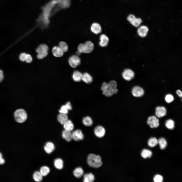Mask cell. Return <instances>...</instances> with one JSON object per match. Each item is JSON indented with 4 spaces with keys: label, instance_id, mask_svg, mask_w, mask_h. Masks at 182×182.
Listing matches in <instances>:
<instances>
[{
    "label": "cell",
    "instance_id": "cell-25",
    "mask_svg": "<svg viewBox=\"0 0 182 182\" xmlns=\"http://www.w3.org/2000/svg\"><path fill=\"white\" fill-rule=\"evenodd\" d=\"M58 121L61 124L63 125L68 120L67 114L60 113L57 117Z\"/></svg>",
    "mask_w": 182,
    "mask_h": 182
},
{
    "label": "cell",
    "instance_id": "cell-19",
    "mask_svg": "<svg viewBox=\"0 0 182 182\" xmlns=\"http://www.w3.org/2000/svg\"><path fill=\"white\" fill-rule=\"evenodd\" d=\"M92 32L95 34H98L101 32L102 29L100 25L97 23H94L92 25L91 27Z\"/></svg>",
    "mask_w": 182,
    "mask_h": 182
},
{
    "label": "cell",
    "instance_id": "cell-18",
    "mask_svg": "<svg viewBox=\"0 0 182 182\" xmlns=\"http://www.w3.org/2000/svg\"><path fill=\"white\" fill-rule=\"evenodd\" d=\"M52 52L54 56L57 57L62 56L64 53L59 46L54 47L52 49Z\"/></svg>",
    "mask_w": 182,
    "mask_h": 182
},
{
    "label": "cell",
    "instance_id": "cell-33",
    "mask_svg": "<svg viewBox=\"0 0 182 182\" xmlns=\"http://www.w3.org/2000/svg\"><path fill=\"white\" fill-rule=\"evenodd\" d=\"M158 144V140L155 137H151L148 141V146L151 147L156 146Z\"/></svg>",
    "mask_w": 182,
    "mask_h": 182
},
{
    "label": "cell",
    "instance_id": "cell-36",
    "mask_svg": "<svg viewBox=\"0 0 182 182\" xmlns=\"http://www.w3.org/2000/svg\"><path fill=\"white\" fill-rule=\"evenodd\" d=\"M165 126L168 129L170 130L173 129L174 127V121L171 119H169L166 121Z\"/></svg>",
    "mask_w": 182,
    "mask_h": 182
},
{
    "label": "cell",
    "instance_id": "cell-28",
    "mask_svg": "<svg viewBox=\"0 0 182 182\" xmlns=\"http://www.w3.org/2000/svg\"><path fill=\"white\" fill-rule=\"evenodd\" d=\"M95 179L94 175L91 173H86L83 176V181L84 182H92Z\"/></svg>",
    "mask_w": 182,
    "mask_h": 182
},
{
    "label": "cell",
    "instance_id": "cell-30",
    "mask_svg": "<svg viewBox=\"0 0 182 182\" xmlns=\"http://www.w3.org/2000/svg\"><path fill=\"white\" fill-rule=\"evenodd\" d=\"M83 124L86 126H90L93 124V121L90 117L86 116L84 117L82 120Z\"/></svg>",
    "mask_w": 182,
    "mask_h": 182
},
{
    "label": "cell",
    "instance_id": "cell-31",
    "mask_svg": "<svg viewBox=\"0 0 182 182\" xmlns=\"http://www.w3.org/2000/svg\"><path fill=\"white\" fill-rule=\"evenodd\" d=\"M141 155L144 158L150 157L152 155V152L150 150L147 149H144L141 152Z\"/></svg>",
    "mask_w": 182,
    "mask_h": 182
},
{
    "label": "cell",
    "instance_id": "cell-2",
    "mask_svg": "<svg viewBox=\"0 0 182 182\" xmlns=\"http://www.w3.org/2000/svg\"><path fill=\"white\" fill-rule=\"evenodd\" d=\"M117 83L115 80H112L108 83L103 82L101 89L103 94L108 97H110L116 94L118 90L117 88Z\"/></svg>",
    "mask_w": 182,
    "mask_h": 182
},
{
    "label": "cell",
    "instance_id": "cell-32",
    "mask_svg": "<svg viewBox=\"0 0 182 182\" xmlns=\"http://www.w3.org/2000/svg\"><path fill=\"white\" fill-rule=\"evenodd\" d=\"M158 144L161 150L165 149L167 146V142L166 140L163 138H161L158 140Z\"/></svg>",
    "mask_w": 182,
    "mask_h": 182
},
{
    "label": "cell",
    "instance_id": "cell-21",
    "mask_svg": "<svg viewBox=\"0 0 182 182\" xmlns=\"http://www.w3.org/2000/svg\"><path fill=\"white\" fill-rule=\"evenodd\" d=\"M83 74L78 71H75L73 73L72 78L73 80L76 82H79L82 80Z\"/></svg>",
    "mask_w": 182,
    "mask_h": 182
},
{
    "label": "cell",
    "instance_id": "cell-39",
    "mask_svg": "<svg viewBox=\"0 0 182 182\" xmlns=\"http://www.w3.org/2000/svg\"><path fill=\"white\" fill-rule=\"evenodd\" d=\"M174 99L173 96L171 95L168 94L165 97V100L166 101L170 103L172 102Z\"/></svg>",
    "mask_w": 182,
    "mask_h": 182
},
{
    "label": "cell",
    "instance_id": "cell-12",
    "mask_svg": "<svg viewBox=\"0 0 182 182\" xmlns=\"http://www.w3.org/2000/svg\"><path fill=\"white\" fill-rule=\"evenodd\" d=\"M94 132L96 136L98 138H102L104 136L105 133V130L103 126L98 125L95 128Z\"/></svg>",
    "mask_w": 182,
    "mask_h": 182
},
{
    "label": "cell",
    "instance_id": "cell-11",
    "mask_svg": "<svg viewBox=\"0 0 182 182\" xmlns=\"http://www.w3.org/2000/svg\"><path fill=\"white\" fill-rule=\"evenodd\" d=\"M132 95L134 97H139L142 96L144 93L142 88L138 86L133 87L131 90Z\"/></svg>",
    "mask_w": 182,
    "mask_h": 182
},
{
    "label": "cell",
    "instance_id": "cell-43",
    "mask_svg": "<svg viewBox=\"0 0 182 182\" xmlns=\"http://www.w3.org/2000/svg\"><path fill=\"white\" fill-rule=\"evenodd\" d=\"M176 93L179 97L182 98V92L181 90H176Z\"/></svg>",
    "mask_w": 182,
    "mask_h": 182
},
{
    "label": "cell",
    "instance_id": "cell-10",
    "mask_svg": "<svg viewBox=\"0 0 182 182\" xmlns=\"http://www.w3.org/2000/svg\"><path fill=\"white\" fill-rule=\"evenodd\" d=\"M159 121L156 117L153 116L149 117L147 121V124L152 128H157L159 126Z\"/></svg>",
    "mask_w": 182,
    "mask_h": 182
},
{
    "label": "cell",
    "instance_id": "cell-20",
    "mask_svg": "<svg viewBox=\"0 0 182 182\" xmlns=\"http://www.w3.org/2000/svg\"><path fill=\"white\" fill-rule=\"evenodd\" d=\"M55 146L52 142H48L44 147V149L46 152L48 154H50L54 150Z\"/></svg>",
    "mask_w": 182,
    "mask_h": 182
},
{
    "label": "cell",
    "instance_id": "cell-6",
    "mask_svg": "<svg viewBox=\"0 0 182 182\" xmlns=\"http://www.w3.org/2000/svg\"><path fill=\"white\" fill-rule=\"evenodd\" d=\"M48 48L45 44L39 45L36 48V51L37 53V57L38 59H42L48 55Z\"/></svg>",
    "mask_w": 182,
    "mask_h": 182
},
{
    "label": "cell",
    "instance_id": "cell-37",
    "mask_svg": "<svg viewBox=\"0 0 182 182\" xmlns=\"http://www.w3.org/2000/svg\"><path fill=\"white\" fill-rule=\"evenodd\" d=\"M59 46L64 52H66L68 50V46L66 43L64 41L60 42L59 43Z\"/></svg>",
    "mask_w": 182,
    "mask_h": 182
},
{
    "label": "cell",
    "instance_id": "cell-7",
    "mask_svg": "<svg viewBox=\"0 0 182 182\" xmlns=\"http://www.w3.org/2000/svg\"><path fill=\"white\" fill-rule=\"evenodd\" d=\"M68 62L71 67L73 68H75L80 65L81 60L78 55H74L69 58Z\"/></svg>",
    "mask_w": 182,
    "mask_h": 182
},
{
    "label": "cell",
    "instance_id": "cell-29",
    "mask_svg": "<svg viewBox=\"0 0 182 182\" xmlns=\"http://www.w3.org/2000/svg\"><path fill=\"white\" fill-rule=\"evenodd\" d=\"M73 174L76 177L80 178L83 175L84 171L81 168L78 167L75 168L74 170Z\"/></svg>",
    "mask_w": 182,
    "mask_h": 182
},
{
    "label": "cell",
    "instance_id": "cell-16",
    "mask_svg": "<svg viewBox=\"0 0 182 182\" xmlns=\"http://www.w3.org/2000/svg\"><path fill=\"white\" fill-rule=\"evenodd\" d=\"M72 109V107L71 103L68 102L65 105L61 106L59 111L60 113L67 114L68 113L69 111L71 110Z\"/></svg>",
    "mask_w": 182,
    "mask_h": 182
},
{
    "label": "cell",
    "instance_id": "cell-17",
    "mask_svg": "<svg viewBox=\"0 0 182 182\" xmlns=\"http://www.w3.org/2000/svg\"><path fill=\"white\" fill-rule=\"evenodd\" d=\"M166 110L163 106H158L155 109V114L157 117L161 118L165 115Z\"/></svg>",
    "mask_w": 182,
    "mask_h": 182
},
{
    "label": "cell",
    "instance_id": "cell-1",
    "mask_svg": "<svg viewBox=\"0 0 182 182\" xmlns=\"http://www.w3.org/2000/svg\"><path fill=\"white\" fill-rule=\"evenodd\" d=\"M57 3L56 0H52L41 8L42 12L36 21L42 28L46 27L49 25L52 10Z\"/></svg>",
    "mask_w": 182,
    "mask_h": 182
},
{
    "label": "cell",
    "instance_id": "cell-38",
    "mask_svg": "<svg viewBox=\"0 0 182 182\" xmlns=\"http://www.w3.org/2000/svg\"><path fill=\"white\" fill-rule=\"evenodd\" d=\"M163 180V177L159 174L155 175L153 178V181L154 182H162Z\"/></svg>",
    "mask_w": 182,
    "mask_h": 182
},
{
    "label": "cell",
    "instance_id": "cell-22",
    "mask_svg": "<svg viewBox=\"0 0 182 182\" xmlns=\"http://www.w3.org/2000/svg\"><path fill=\"white\" fill-rule=\"evenodd\" d=\"M71 132L64 129L62 132V137L68 142L70 141L72 139V134Z\"/></svg>",
    "mask_w": 182,
    "mask_h": 182
},
{
    "label": "cell",
    "instance_id": "cell-4",
    "mask_svg": "<svg viewBox=\"0 0 182 182\" xmlns=\"http://www.w3.org/2000/svg\"><path fill=\"white\" fill-rule=\"evenodd\" d=\"M94 45L91 41H88L84 43H81L78 46L77 55H78L82 53H88L93 50Z\"/></svg>",
    "mask_w": 182,
    "mask_h": 182
},
{
    "label": "cell",
    "instance_id": "cell-44",
    "mask_svg": "<svg viewBox=\"0 0 182 182\" xmlns=\"http://www.w3.org/2000/svg\"><path fill=\"white\" fill-rule=\"evenodd\" d=\"M4 76L3 71L1 70L0 71V81H1L3 79Z\"/></svg>",
    "mask_w": 182,
    "mask_h": 182
},
{
    "label": "cell",
    "instance_id": "cell-41",
    "mask_svg": "<svg viewBox=\"0 0 182 182\" xmlns=\"http://www.w3.org/2000/svg\"><path fill=\"white\" fill-rule=\"evenodd\" d=\"M32 60L31 56L29 54H27L25 61L28 63H30L32 61Z\"/></svg>",
    "mask_w": 182,
    "mask_h": 182
},
{
    "label": "cell",
    "instance_id": "cell-35",
    "mask_svg": "<svg viewBox=\"0 0 182 182\" xmlns=\"http://www.w3.org/2000/svg\"><path fill=\"white\" fill-rule=\"evenodd\" d=\"M50 169L48 167L44 166L42 167L40 169V172L43 176H47L49 173Z\"/></svg>",
    "mask_w": 182,
    "mask_h": 182
},
{
    "label": "cell",
    "instance_id": "cell-8",
    "mask_svg": "<svg viewBox=\"0 0 182 182\" xmlns=\"http://www.w3.org/2000/svg\"><path fill=\"white\" fill-rule=\"evenodd\" d=\"M122 75V77L125 80L130 81L134 78L135 73L134 71L131 69L127 68L123 71Z\"/></svg>",
    "mask_w": 182,
    "mask_h": 182
},
{
    "label": "cell",
    "instance_id": "cell-42",
    "mask_svg": "<svg viewBox=\"0 0 182 182\" xmlns=\"http://www.w3.org/2000/svg\"><path fill=\"white\" fill-rule=\"evenodd\" d=\"M4 160L3 158L2 155L1 153L0 154V164L1 165H2L4 164Z\"/></svg>",
    "mask_w": 182,
    "mask_h": 182
},
{
    "label": "cell",
    "instance_id": "cell-5",
    "mask_svg": "<svg viewBox=\"0 0 182 182\" xmlns=\"http://www.w3.org/2000/svg\"><path fill=\"white\" fill-rule=\"evenodd\" d=\"M14 116L16 121L19 123H22L25 121L27 118V115L26 111L22 109L16 110L14 113Z\"/></svg>",
    "mask_w": 182,
    "mask_h": 182
},
{
    "label": "cell",
    "instance_id": "cell-13",
    "mask_svg": "<svg viewBox=\"0 0 182 182\" xmlns=\"http://www.w3.org/2000/svg\"><path fill=\"white\" fill-rule=\"evenodd\" d=\"M149 31L148 28L145 25H142L139 26L137 29V33L139 36L141 37H146Z\"/></svg>",
    "mask_w": 182,
    "mask_h": 182
},
{
    "label": "cell",
    "instance_id": "cell-9",
    "mask_svg": "<svg viewBox=\"0 0 182 182\" xmlns=\"http://www.w3.org/2000/svg\"><path fill=\"white\" fill-rule=\"evenodd\" d=\"M127 19L129 23L135 27H139L142 22L141 19L136 18L133 14L129 15L127 17Z\"/></svg>",
    "mask_w": 182,
    "mask_h": 182
},
{
    "label": "cell",
    "instance_id": "cell-40",
    "mask_svg": "<svg viewBox=\"0 0 182 182\" xmlns=\"http://www.w3.org/2000/svg\"><path fill=\"white\" fill-rule=\"evenodd\" d=\"M27 54L25 53H21L19 55V59L22 61H25Z\"/></svg>",
    "mask_w": 182,
    "mask_h": 182
},
{
    "label": "cell",
    "instance_id": "cell-24",
    "mask_svg": "<svg viewBox=\"0 0 182 182\" xmlns=\"http://www.w3.org/2000/svg\"><path fill=\"white\" fill-rule=\"evenodd\" d=\"M82 80L87 84H89L93 81L92 76L88 73L85 72L83 74Z\"/></svg>",
    "mask_w": 182,
    "mask_h": 182
},
{
    "label": "cell",
    "instance_id": "cell-3",
    "mask_svg": "<svg viewBox=\"0 0 182 182\" xmlns=\"http://www.w3.org/2000/svg\"><path fill=\"white\" fill-rule=\"evenodd\" d=\"M87 161L89 166L93 168H99L102 164V162L100 156L93 153H90L88 155L87 157Z\"/></svg>",
    "mask_w": 182,
    "mask_h": 182
},
{
    "label": "cell",
    "instance_id": "cell-14",
    "mask_svg": "<svg viewBox=\"0 0 182 182\" xmlns=\"http://www.w3.org/2000/svg\"><path fill=\"white\" fill-rule=\"evenodd\" d=\"M72 139L76 141H79L83 140L84 135L82 131L80 129H77L72 133Z\"/></svg>",
    "mask_w": 182,
    "mask_h": 182
},
{
    "label": "cell",
    "instance_id": "cell-34",
    "mask_svg": "<svg viewBox=\"0 0 182 182\" xmlns=\"http://www.w3.org/2000/svg\"><path fill=\"white\" fill-rule=\"evenodd\" d=\"M42 176L40 172L36 171L33 174V178L34 181L36 182H39L42 180Z\"/></svg>",
    "mask_w": 182,
    "mask_h": 182
},
{
    "label": "cell",
    "instance_id": "cell-26",
    "mask_svg": "<svg viewBox=\"0 0 182 182\" xmlns=\"http://www.w3.org/2000/svg\"><path fill=\"white\" fill-rule=\"evenodd\" d=\"M63 127L65 130L71 131L74 128V125L72 121L68 120L63 124Z\"/></svg>",
    "mask_w": 182,
    "mask_h": 182
},
{
    "label": "cell",
    "instance_id": "cell-15",
    "mask_svg": "<svg viewBox=\"0 0 182 182\" xmlns=\"http://www.w3.org/2000/svg\"><path fill=\"white\" fill-rule=\"evenodd\" d=\"M99 45L102 47L107 46L108 43L109 39L108 37L105 34H102L100 36Z\"/></svg>",
    "mask_w": 182,
    "mask_h": 182
},
{
    "label": "cell",
    "instance_id": "cell-27",
    "mask_svg": "<svg viewBox=\"0 0 182 182\" xmlns=\"http://www.w3.org/2000/svg\"><path fill=\"white\" fill-rule=\"evenodd\" d=\"M54 165L55 167L57 169H61L63 166V161L61 158H57L54 160Z\"/></svg>",
    "mask_w": 182,
    "mask_h": 182
},
{
    "label": "cell",
    "instance_id": "cell-23",
    "mask_svg": "<svg viewBox=\"0 0 182 182\" xmlns=\"http://www.w3.org/2000/svg\"><path fill=\"white\" fill-rule=\"evenodd\" d=\"M58 6L61 8H65L69 7L70 5V0H56Z\"/></svg>",
    "mask_w": 182,
    "mask_h": 182
}]
</instances>
